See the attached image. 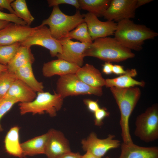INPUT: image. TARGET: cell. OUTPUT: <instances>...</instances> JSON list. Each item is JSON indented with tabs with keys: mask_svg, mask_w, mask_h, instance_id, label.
<instances>
[{
	"mask_svg": "<svg viewBox=\"0 0 158 158\" xmlns=\"http://www.w3.org/2000/svg\"><path fill=\"white\" fill-rule=\"evenodd\" d=\"M114 34V38L121 45L136 51L142 49L145 40L154 39L158 35L145 25L135 24L130 19L118 22Z\"/></svg>",
	"mask_w": 158,
	"mask_h": 158,
	"instance_id": "cell-1",
	"label": "cell"
},
{
	"mask_svg": "<svg viewBox=\"0 0 158 158\" xmlns=\"http://www.w3.org/2000/svg\"><path fill=\"white\" fill-rule=\"evenodd\" d=\"M117 104L121 114L120 125L123 142H133L130 132L129 120L141 95L140 89L138 87L121 88H110Z\"/></svg>",
	"mask_w": 158,
	"mask_h": 158,
	"instance_id": "cell-2",
	"label": "cell"
},
{
	"mask_svg": "<svg viewBox=\"0 0 158 158\" xmlns=\"http://www.w3.org/2000/svg\"><path fill=\"white\" fill-rule=\"evenodd\" d=\"M94 41L85 51L84 57H95L111 63L119 62L135 56L131 50L124 47L114 38L107 37Z\"/></svg>",
	"mask_w": 158,
	"mask_h": 158,
	"instance_id": "cell-3",
	"label": "cell"
},
{
	"mask_svg": "<svg viewBox=\"0 0 158 158\" xmlns=\"http://www.w3.org/2000/svg\"><path fill=\"white\" fill-rule=\"evenodd\" d=\"M53 7L49 16L44 20L41 25H48L52 36L56 40H61L78 25L85 22L83 15L79 10L74 15L70 16L63 12L59 6Z\"/></svg>",
	"mask_w": 158,
	"mask_h": 158,
	"instance_id": "cell-4",
	"label": "cell"
},
{
	"mask_svg": "<svg viewBox=\"0 0 158 158\" xmlns=\"http://www.w3.org/2000/svg\"><path fill=\"white\" fill-rule=\"evenodd\" d=\"M37 96L32 101L19 103L18 106L21 115L32 113L33 115L42 114L45 112L51 117L55 116L57 112L61 109L63 98L54 92L52 95L48 92H37Z\"/></svg>",
	"mask_w": 158,
	"mask_h": 158,
	"instance_id": "cell-5",
	"label": "cell"
},
{
	"mask_svg": "<svg viewBox=\"0 0 158 158\" xmlns=\"http://www.w3.org/2000/svg\"><path fill=\"white\" fill-rule=\"evenodd\" d=\"M134 134L141 140L146 142L158 138V106L157 104L148 107L139 115L135 121Z\"/></svg>",
	"mask_w": 158,
	"mask_h": 158,
	"instance_id": "cell-6",
	"label": "cell"
},
{
	"mask_svg": "<svg viewBox=\"0 0 158 158\" xmlns=\"http://www.w3.org/2000/svg\"><path fill=\"white\" fill-rule=\"evenodd\" d=\"M56 93L63 99L69 96L103 94L102 88L89 85L82 81L75 74L61 76L56 83Z\"/></svg>",
	"mask_w": 158,
	"mask_h": 158,
	"instance_id": "cell-7",
	"label": "cell"
},
{
	"mask_svg": "<svg viewBox=\"0 0 158 158\" xmlns=\"http://www.w3.org/2000/svg\"><path fill=\"white\" fill-rule=\"evenodd\" d=\"M19 43L21 46L30 47L34 45L43 47L49 50L52 57L56 56L62 51L59 41L52 36L49 28L45 25H40L35 27L30 35Z\"/></svg>",
	"mask_w": 158,
	"mask_h": 158,
	"instance_id": "cell-8",
	"label": "cell"
},
{
	"mask_svg": "<svg viewBox=\"0 0 158 158\" xmlns=\"http://www.w3.org/2000/svg\"><path fill=\"white\" fill-rule=\"evenodd\" d=\"M115 137L114 135L109 134L106 138L100 139L95 133L92 132L87 139L82 140V147L85 151L102 158L109 150L121 146L120 141Z\"/></svg>",
	"mask_w": 158,
	"mask_h": 158,
	"instance_id": "cell-9",
	"label": "cell"
},
{
	"mask_svg": "<svg viewBox=\"0 0 158 158\" xmlns=\"http://www.w3.org/2000/svg\"><path fill=\"white\" fill-rule=\"evenodd\" d=\"M137 0H112L103 16L107 20L118 21L134 18Z\"/></svg>",
	"mask_w": 158,
	"mask_h": 158,
	"instance_id": "cell-10",
	"label": "cell"
},
{
	"mask_svg": "<svg viewBox=\"0 0 158 158\" xmlns=\"http://www.w3.org/2000/svg\"><path fill=\"white\" fill-rule=\"evenodd\" d=\"M59 41L62 51L57 55L58 59L66 60L81 67L83 62L84 53L91 44L74 42L69 39Z\"/></svg>",
	"mask_w": 158,
	"mask_h": 158,
	"instance_id": "cell-11",
	"label": "cell"
},
{
	"mask_svg": "<svg viewBox=\"0 0 158 158\" xmlns=\"http://www.w3.org/2000/svg\"><path fill=\"white\" fill-rule=\"evenodd\" d=\"M85 22L92 41L107 37L114 34L117 23L114 21L100 20L95 15L90 13L83 14Z\"/></svg>",
	"mask_w": 158,
	"mask_h": 158,
	"instance_id": "cell-12",
	"label": "cell"
},
{
	"mask_svg": "<svg viewBox=\"0 0 158 158\" xmlns=\"http://www.w3.org/2000/svg\"><path fill=\"white\" fill-rule=\"evenodd\" d=\"M48 132L45 152L47 158H61L71 151L69 142L62 132L54 129Z\"/></svg>",
	"mask_w": 158,
	"mask_h": 158,
	"instance_id": "cell-13",
	"label": "cell"
},
{
	"mask_svg": "<svg viewBox=\"0 0 158 158\" xmlns=\"http://www.w3.org/2000/svg\"><path fill=\"white\" fill-rule=\"evenodd\" d=\"M35 28L11 22L0 30V44L9 45L23 41L30 35Z\"/></svg>",
	"mask_w": 158,
	"mask_h": 158,
	"instance_id": "cell-14",
	"label": "cell"
},
{
	"mask_svg": "<svg viewBox=\"0 0 158 158\" xmlns=\"http://www.w3.org/2000/svg\"><path fill=\"white\" fill-rule=\"evenodd\" d=\"M80 67L66 60L58 59L45 63L42 68L43 75L50 77L55 75L60 76L75 74Z\"/></svg>",
	"mask_w": 158,
	"mask_h": 158,
	"instance_id": "cell-15",
	"label": "cell"
},
{
	"mask_svg": "<svg viewBox=\"0 0 158 158\" xmlns=\"http://www.w3.org/2000/svg\"><path fill=\"white\" fill-rule=\"evenodd\" d=\"M121 147V153L119 158H158L157 147H142L133 142H123Z\"/></svg>",
	"mask_w": 158,
	"mask_h": 158,
	"instance_id": "cell-16",
	"label": "cell"
},
{
	"mask_svg": "<svg viewBox=\"0 0 158 158\" xmlns=\"http://www.w3.org/2000/svg\"><path fill=\"white\" fill-rule=\"evenodd\" d=\"M36 92L24 82L16 78L3 97L11 98L17 102H28L35 98Z\"/></svg>",
	"mask_w": 158,
	"mask_h": 158,
	"instance_id": "cell-17",
	"label": "cell"
},
{
	"mask_svg": "<svg viewBox=\"0 0 158 158\" xmlns=\"http://www.w3.org/2000/svg\"><path fill=\"white\" fill-rule=\"evenodd\" d=\"M75 74L82 81L90 86L102 88L105 86V79L99 70L92 65L86 64Z\"/></svg>",
	"mask_w": 158,
	"mask_h": 158,
	"instance_id": "cell-18",
	"label": "cell"
},
{
	"mask_svg": "<svg viewBox=\"0 0 158 158\" xmlns=\"http://www.w3.org/2000/svg\"><path fill=\"white\" fill-rule=\"evenodd\" d=\"M137 74L136 69H127L125 74L118 77L105 79V86L109 88L115 87L121 88L134 87L136 85L144 87L145 83L144 81H138L132 78L135 76Z\"/></svg>",
	"mask_w": 158,
	"mask_h": 158,
	"instance_id": "cell-19",
	"label": "cell"
},
{
	"mask_svg": "<svg viewBox=\"0 0 158 158\" xmlns=\"http://www.w3.org/2000/svg\"><path fill=\"white\" fill-rule=\"evenodd\" d=\"M32 64L30 63H26L14 73L17 79L24 82L36 92H43V83L36 79L33 73Z\"/></svg>",
	"mask_w": 158,
	"mask_h": 158,
	"instance_id": "cell-20",
	"label": "cell"
},
{
	"mask_svg": "<svg viewBox=\"0 0 158 158\" xmlns=\"http://www.w3.org/2000/svg\"><path fill=\"white\" fill-rule=\"evenodd\" d=\"M49 133L36 137L21 143L24 157L45 154Z\"/></svg>",
	"mask_w": 158,
	"mask_h": 158,
	"instance_id": "cell-21",
	"label": "cell"
},
{
	"mask_svg": "<svg viewBox=\"0 0 158 158\" xmlns=\"http://www.w3.org/2000/svg\"><path fill=\"white\" fill-rule=\"evenodd\" d=\"M20 128L15 126L11 128L7 133L4 140V146L9 154L19 158L24 157L20 142Z\"/></svg>",
	"mask_w": 158,
	"mask_h": 158,
	"instance_id": "cell-22",
	"label": "cell"
},
{
	"mask_svg": "<svg viewBox=\"0 0 158 158\" xmlns=\"http://www.w3.org/2000/svg\"><path fill=\"white\" fill-rule=\"evenodd\" d=\"M34 60V57L31 52L30 47L20 45L7 65L8 71L14 73L26 63H32Z\"/></svg>",
	"mask_w": 158,
	"mask_h": 158,
	"instance_id": "cell-23",
	"label": "cell"
},
{
	"mask_svg": "<svg viewBox=\"0 0 158 158\" xmlns=\"http://www.w3.org/2000/svg\"><path fill=\"white\" fill-rule=\"evenodd\" d=\"M80 9L87 11L97 17L103 16L108 7L110 0H79Z\"/></svg>",
	"mask_w": 158,
	"mask_h": 158,
	"instance_id": "cell-24",
	"label": "cell"
},
{
	"mask_svg": "<svg viewBox=\"0 0 158 158\" xmlns=\"http://www.w3.org/2000/svg\"><path fill=\"white\" fill-rule=\"evenodd\" d=\"M73 39L79 40L82 43L90 44L92 43V41L89 33L87 25L85 22L78 25L61 40Z\"/></svg>",
	"mask_w": 158,
	"mask_h": 158,
	"instance_id": "cell-25",
	"label": "cell"
},
{
	"mask_svg": "<svg viewBox=\"0 0 158 158\" xmlns=\"http://www.w3.org/2000/svg\"><path fill=\"white\" fill-rule=\"evenodd\" d=\"M11 6L15 15L23 20L27 25L30 26L34 20L27 6L25 0H14Z\"/></svg>",
	"mask_w": 158,
	"mask_h": 158,
	"instance_id": "cell-26",
	"label": "cell"
},
{
	"mask_svg": "<svg viewBox=\"0 0 158 158\" xmlns=\"http://www.w3.org/2000/svg\"><path fill=\"white\" fill-rule=\"evenodd\" d=\"M20 45L19 42L9 45L0 44V64L7 66Z\"/></svg>",
	"mask_w": 158,
	"mask_h": 158,
	"instance_id": "cell-27",
	"label": "cell"
},
{
	"mask_svg": "<svg viewBox=\"0 0 158 158\" xmlns=\"http://www.w3.org/2000/svg\"><path fill=\"white\" fill-rule=\"evenodd\" d=\"M16 79L13 73L8 71L0 74V99L5 95Z\"/></svg>",
	"mask_w": 158,
	"mask_h": 158,
	"instance_id": "cell-28",
	"label": "cell"
},
{
	"mask_svg": "<svg viewBox=\"0 0 158 158\" xmlns=\"http://www.w3.org/2000/svg\"><path fill=\"white\" fill-rule=\"evenodd\" d=\"M17 102L11 98L3 97L0 99V132L3 128L0 123V121L3 116L12 108Z\"/></svg>",
	"mask_w": 158,
	"mask_h": 158,
	"instance_id": "cell-29",
	"label": "cell"
},
{
	"mask_svg": "<svg viewBox=\"0 0 158 158\" xmlns=\"http://www.w3.org/2000/svg\"><path fill=\"white\" fill-rule=\"evenodd\" d=\"M3 10L0 7V20L7 21L22 25H27L23 20L15 14L3 12L1 11Z\"/></svg>",
	"mask_w": 158,
	"mask_h": 158,
	"instance_id": "cell-30",
	"label": "cell"
},
{
	"mask_svg": "<svg viewBox=\"0 0 158 158\" xmlns=\"http://www.w3.org/2000/svg\"><path fill=\"white\" fill-rule=\"evenodd\" d=\"M95 124L100 126L103 124V120L109 115V113L105 108H100L94 113Z\"/></svg>",
	"mask_w": 158,
	"mask_h": 158,
	"instance_id": "cell-31",
	"label": "cell"
},
{
	"mask_svg": "<svg viewBox=\"0 0 158 158\" xmlns=\"http://www.w3.org/2000/svg\"><path fill=\"white\" fill-rule=\"evenodd\" d=\"M47 2L49 7L59 6L61 4H67L75 7L77 9H80L78 1L77 0H48Z\"/></svg>",
	"mask_w": 158,
	"mask_h": 158,
	"instance_id": "cell-32",
	"label": "cell"
},
{
	"mask_svg": "<svg viewBox=\"0 0 158 158\" xmlns=\"http://www.w3.org/2000/svg\"><path fill=\"white\" fill-rule=\"evenodd\" d=\"M83 102L88 110L94 113L100 108L97 101H95L90 99H85L83 100Z\"/></svg>",
	"mask_w": 158,
	"mask_h": 158,
	"instance_id": "cell-33",
	"label": "cell"
},
{
	"mask_svg": "<svg viewBox=\"0 0 158 158\" xmlns=\"http://www.w3.org/2000/svg\"><path fill=\"white\" fill-rule=\"evenodd\" d=\"M13 0H0V7L8 10L10 13L15 14V13L11 6V4Z\"/></svg>",
	"mask_w": 158,
	"mask_h": 158,
	"instance_id": "cell-34",
	"label": "cell"
},
{
	"mask_svg": "<svg viewBox=\"0 0 158 158\" xmlns=\"http://www.w3.org/2000/svg\"><path fill=\"white\" fill-rule=\"evenodd\" d=\"M102 66V71L104 74L109 75L112 73L113 65L111 62H105Z\"/></svg>",
	"mask_w": 158,
	"mask_h": 158,
	"instance_id": "cell-35",
	"label": "cell"
},
{
	"mask_svg": "<svg viewBox=\"0 0 158 158\" xmlns=\"http://www.w3.org/2000/svg\"><path fill=\"white\" fill-rule=\"evenodd\" d=\"M126 70H125L123 67L121 66L115 64L113 65L112 73L116 75H122L125 74Z\"/></svg>",
	"mask_w": 158,
	"mask_h": 158,
	"instance_id": "cell-36",
	"label": "cell"
},
{
	"mask_svg": "<svg viewBox=\"0 0 158 158\" xmlns=\"http://www.w3.org/2000/svg\"><path fill=\"white\" fill-rule=\"evenodd\" d=\"M81 156L78 152L71 151L64 155L61 158H81Z\"/></svg>",
	"mask_w": 158,
	"mask_h": 158,
	"instance_id": "cell-37",
	"label": "cell"
},
{
	"mask_svg": "<svg viewBox=\"0 0 158 158\" xmlns=\"http://www.w3.org/2000/svg\"><path fill=\"white\" fill-rule=\"evenodd\" d=\"M153 1L152 0H137L136 8L142 5L148 4Z\"/></svg>",
	"mask_w": 158,
	"mask_h": 158,
	"instance_id": "cell-38",
	"label": "cell"
},
{
	"mask_svg": "<svg viewBox=\"0 0 158 158\" xmlns=\"http://www.w3.org/2000/svg\"><path fill=\"white\" fill-rule=\"evenodd\" d=\"M86 152L84 154L81 156V158H102L97 156L89 152Z\"/></svg>",
	"mask_w": 158,
	"mask_h": 158,
	"instance_id": "cell-39",
	"label": "cell"
},
{
	"mask_svg": "<svg viewBox=\"0 0 158 158\" xmlns=\"http://www.w3.org/2000/svg\"><path fill=\"white\" fill-rule=\"evenodd\" d=\"M10 23L7 21L0 20V30L6 27Z\"/></svg>",
	"mask_w": 158,
	"mask_h": 158,
	"instance_id": "cell-40",
	"label": "cell"
},
{
	"mask_svg": "<svg viewBox=\"0 0 158 158\" xmlns=\"http://www.w3.org/2000/svg\"><path fill=\"white\" fill-rule=\"evenodd\" d=\"M8 71L7 66L0 64V74Z\"/></svg>",
	"mask_w": 158,
	"mask_h": 158,
	"instance_id": "cell-41",
	"label": "cell"
},
{
	"mask_svg": "<svg viewBox=\"0 0 158 158\" xmlns=\"http://www.w3.org/2000/svg\"><path fill=\"white\" fill-rule=\"evenodd\" d=\"M106 158H109V157H106Z\"/></svg>",
	"mask_w": 158,
	"mask_h": 158,
	"instance_id": "cell-42",
	"label": "cell"
},
{
	"mask_svg": "<svg viewBox=\"0 0 158 158\" xmlns=\"http://www.w3.org/2000/svg\"></svg>",
	"mask_w": 158,
	"mask_h": 158,
	"instance_id": "cell-43",
	"label": "cell"
}]
</instances>
